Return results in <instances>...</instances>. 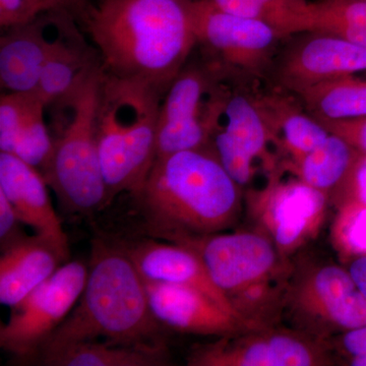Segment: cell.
Wrapping results in <instances>:
<instances>
[{
  "label": "cell",
  "mask_w": 366,
  "mask_h": 366,
  "mask_svg": "<svg viewBox=\"0 0 366 366\" xmlns=\"http://www.w3.org/2000/svg\"><path fill=\"white\" fill-rule=\"evenodd\" d=\"M60 264L59 252L40 236L24 237L0 257V302L14 307L47 280Z\"/></svg>",
  "instance_id": "44dd1931"
},
{
  "label": "cell",
  "mask_w": 366,
  "mask_h": 366,
  "mask_svg": "<svg viewBox=\"0 0 366 366\" xmlns=\"http://www.w3.org/2000/svg\"><path fill=\"white\" fill-rule=\"evenodd\" d=\"M223 81L214 105L211 149L229 175L244 187L254 178L255 160L271 165L268 144L274 137L257 99L227 90Z\"/></svg>",
  "instance_id": "4fadbf2b"
},
{
  "label": "cell",
  "mask_w": 366,
  "mask_h": 366,
  "mask_svg": "<svg viewBox=\"0 0 366 366\" xmlns=\"http://www.w3.org/2000/svg\"><path fill=\"white\" fill-rule=\"evenodd\" d=\"M165 92L103 69L97 137L108 206L117 194L134 196L156 160L159 112Z\"/></svg>",
  "instance_id": "5b68a950"
},
{
  "label": "cell",
  "mask_w": 366,
  "mask_h": 366,
  "mask_svg": "<svg viewBox=\"0 0 366 366\" xmlns=\"http://www.w3.org/2000/svg\"><path fill=\"white\" fill-rule=\"evenodd\" d=\"M331 134L345 139L354 148L366 155V117L344 120L320 122Z\"/></svg>",
  "instance_id": "4dcf8cb0"
},
{
  "label": "cell",
  "mask_w": 366,
  "mask_h": 366,
  "mask_svg": "<svg viewBox=\"0 0 366 366\" xmlns=\"http://www.w3.org/2000/svg\"><path fill=\"white\" fill-rule=\"evenodd\" d=\"M45 108L36 93L4 92L0 97V152L18 156L40 172L53 148Z\"/></svg>",
  "instance_id": "d6986e66"
},
{
  "label": "cell",
  "mask_w": 366,
  "mask_h": 366,
  "mask_svg": "<svg viewBox=\"0 0 366 366\" xmlns=\"http://www.w3.org/2000/svg\"><path fill=\"white\" fill-rule=\"evenodd\" d=\"M360 1H366V0H360Z\"/></svg>",
  "instance_id": "d590c367"
},
{
  "label": "cell",
  "mask_w": 366,
  "mask_h": 366,
  "mask_svg": "<svg viewBox=\"0 0 366 366\" xmlns=\"http://www.w3.org/2000/svg\"><path fill=\"white\" fill-rule=\"evenodd\" d=\"M335 362L326 342L281 324L199 344L187 357L189 366H327Z\"/></svg>",
  "instance_id": "30bf717a"
},
{
  "label": "cell",
  "mask_w": 366,
  "mask_h": 366,
  "mask_svg": "<svg viewBox=\"0 0 366 366\" xmlns=\"http://www.w3.org/2000/svg\"><path fill=\"white\" fill-rule=\"evenodd\" d=\"M272 134L274 143L295 164L315 150L330 132L324 124L305 109H300L282 96L257 99Z\"/></svg>",
  "instance_id": "cb8c5ba5"
},
{
  "label": "cell",
  "mask_w": 366,
  "mask_h": 366,
  "mask_svg": "<svg viewBox=\"0 0 366 366\" xmlns=\"http://www.w3.org/2000/svg\"><path fill=\"white\" fill-rule=\"evenodd\" d=\"M197 45L224 78L259 76L269 71L280 33L262 21L221 11L209 0H187Z\"/></svg>",
  "instance_id": "ba28073f"
},
{
  "label": "cell",
  "mask_w": 366,
  "mask_h": 366,
  "mask_svg": "<svg viewBox=\"0 0 366 366\" xmlns=\"http://www.w3.org/2000/svg\"><path fill=\"white\" fill-rule=\"evenodd\" d=\"M329 206L326 194L298 178L283 182L274 175L264 189L247 197L255 230L269 237L287 259L315 238Z\"/></svg>",
  "instance_id": "7c38bea8"
},
{
  "label": "cell",
  "mask_w": 366,
  "mask_h": 366,
  "mask_svg": "<svg viewBox=\"0 0 366 366\" xmlns=\"http://www.w3.org/2000/svg\"><path fill=\"white\" fill-rule=\"evenodd\" d=\"M365 154L330 132L319 147L289 165L298 179L326 194L330 206L341 204L355 178Z\"/></svg>",
  "instance_id": "ffe728a7"
},
{
  "label": "cell",
  "mask_w": 366,
  "mask_h": 366,
  "mask_svg": "<svg viewBox=\"0 0 366 366\" xmlns=\"http://www.w3.org/2000/svg\"><path fill=\"white\" fill-rule=\"evenodd\" d=\"M62 9L81 14L90 2L88 0H56Z\"/></svg>",
  "instance_id": "e575fe53"
},
{
  "label": "cell",
  "mask_w": 366,
  "mask_h": 366,
  "mask_svg": "<svg viewBox=\"0 0 366 366\" xmlns=\"http://www.w3.org/2000/svg\"><path fill=\"white\" fill-rule=\"evenodd\" d=\"M242 189L208 148L156 159L132 197L143 234L180 243L234 227L242 216Z\"/></svg>",
  "instance_id": "7a4b0ae2"
},
{
  "label": "cell",
  "mask_w": 366,
  "mask_h": 366,
  "mask_svg": "<svg viewBox=\"0 0 366 366\" xmlns=\"http://www.w3.org/2000/svg\"><path fill=\"white\" fill-rule=\"evenodd\" d=\"M310 31L333 34L366 48V1L310 2Z\"/></svg>",
  "instance_id": "4316f807"
},
{
  "label": "cell",
  "mask_w": 366,
  "mask_h": 366,
  "mask_svg": "<svg viewBox=\"0 0 366 366\" xmlns=\"http://www.w3.org/2000/svg\"><path fill=\"white\" fill-rule=\"evenodd\" d=\"M19 217L9 203V199L0 192V245L2 250L20 242L26 237L25 233H21Z\"/></svg>",
  "instance_id": "1f68e13d"
},
{
  "label": "cell",
  "mask_w": 366,
  "mask_h": 366,
  "mask_svg": "<svg viewBox=\"0 0 366 366\" xmlns=\"http://www.w3.org/2000/svg\"><path fill=\"white\" fill-rule=\"evenodd\" d=\"M34 362L46 366H165L167 343L112 345L100 341L76 342L41 353Z\"/></svg>",
  "instance_id": "603a6c76"
},
{
  "label": "cell",
  "mask_w": 366,
  "mask_h": 366,
  "mask_svg": "<svg viewBox=\"0 0 366 366\" xmlns=\"http://www.w3.org/2000/svg\"><path fill=\"white\" fill-rule=\"evenodd\" d=\"M350 202H360V203L366 204V155L361 161L350 189L347 192L345 197L338 207L350 203Z\"/></svg>",
  "instance_id": "d6a6232c"
},
{
  "label": "cell",
  "mask_w": 366,
  "mask_h": 366,
  "mask_svg": "<svg viewBox=\"0 0 366 366\" xmlns=\"http://www.w3.org/2000/svg\"><path fill=\"white\" fill-rule=\"evenodd\" d=\"M69 13L54 9L30 23L6 29L0 39L2 91L36 93L46 61L71 19Z\"/></svg>",
  "instance_id": "9a60e30c"
},
{
  "label": "cell",
  "mask_w": 366,
  "mask_h": 366,
  "mask_svg": "<svg viewBox=\"0 0 366 366\" xmlns=\"http://www.w3.org/2000/svg\"><path fill=\"white\" fill-rule=\"evenodd\" d=\"M331 242L342 262L366 254V204L350 202L336 209Z\"/></svg>",
  "instance_id": "83f0119b"
},
{
  "label": "cell",
  "mask_w": 366,
  "mask_h": 366,
  "mask_svg": "<svg viewBox=\"0 0 366 366\" xmlns=\"http://www.w3.org/2000/svg\"><path fill=\"white\" fill-rule=\"evenodd\" d=\"M319 122L366 117V76H343L312 86L296 96Z\"/></svg>",
  "instance_id": "d4e9b609"
},
{
  "label": "cell",
  "mask_w": 366,
  "mask_h": 366,
  "mask_svg": "<svg viewBox=\"0 0 366 366\" xmlns=\"http://www.w3.org/2000/svg\"><path fill=\"white\" fill-rule=\"evenodd\" d=\"M144 285L152 314L172 331L220 338L254 330L194 289L146 280Z\"/></svg>",
  "instance_id": "2e32d148"
},
{
  "label": "cell",
  "mask_w": 366,
  "mask_h": 366,
  "mask_svg": "<svg viewBox=\"0 0 366 366\" xmlns=\"http://www.w3.org/2000/svg\"><path fill=\"white\" fill-rule=\"evenodd\" d=\"M71 19L46 61L36 90L46 107L71 93L102 66L97 50L86 42Z\"/></svg>",
  "instance_id": "7402d4cb"
},
{
  "label": "cell",
  "mask_w": 366,
  "mask_h": 366,
  "mask_svg": "<svg viewBox=\"0 0 366 366\" xmlns=\"http://www.w3.org/2000/svg\"><path fill=\"white\" fill-rule=\"evenodd\" d=\"M327 344L335 360L339 355L348 365L366 366V326L337 335Z\"/></svg>",
  "instance_id": "f546056e"
},
{
  "label": "cell",
  "mask_w": 366,
  "mask_h": 366,
  "mask_svg": "<svg viewBox=\"0 0 366 366\" xmlns=\"http://www.w3.org/2000/svg\"><path fill=\"white\" fill-rule=\"evenodd\" d=\"M269 71L281 90L297 96L325 81L366 72V48L333 34H296L276 53Z\"/></svg>",
  "instance_id": "5bb4252c"
},
{
  "label": "cell",
  "mask_w": 366,
  "mask_h": 366,
  "mask_svg": "<svg viewBox=\"0 0 366 366\" xmlns=\"http://www.w3.org/2000/svg\"><path fill=\"white\" fill-rule=\"evenodd\" d=\"M59 9L56 0H0V25L6 29L24 25Z\"/></svg>",
  "instance_id": "f1b7e54d"
},
{
  "label": "cell",
  "mask_w": 366,
  "mask_h": 366,
  "mask_svg": "<svg viewBox=\"0 0 366 366\" xmlns=\"http://www.w3.org/2000/svg\"><path fill=\"white\" fill-rule=\"evenodd\" d=\"M48 184L37 168L14 154L0 152V192L9 199L21 223L49 243L69 262V238L53 208Z\"/></svg>",
  "instance_id": "e0dca14e"
},
{
  "label": "cell",
  "mask_w": 366,
  "mask_h": 366,
  "mask_svg": "<svg viewBox=\"0 0 366 366\" xmlns=\"http://www.w3.org/2000/svg\"><path fill=\"white\" fill-rule=\"evenodd\" d=\"M79 16L105 72L163 92L197 45L187 0H98Z\"/></svg>",
  "instance_id": "6da1fadb"
},
{
  "label": "cell",
  "mask_w": 366,
  "mask_h": 366,
  "mask_svg": "<svg viewBox=\"0 0 366 366\" xmlns=\"http://www.w3.org/2000/svg\"><path fill=\"white\" fill-rule=\"evenodd\" d=\"M223 79L208 61L183 67L161 102L156 159L211 148L214 104Z\"/></svg>",
  "instance_id": "8fae6325"
},
{
  "label": "cell",
  "mask_w": 366,
  "mask_h": 366,
  "mask_svg": "<svg viewBox=\"0 0 366 366\" xmlns=\"http://www.w3.org/2000/svg\"><path fill=\"white\" fill-rule=\"evenodd\" d=\"M124 247L144 280L194 289L236 315L194 250L178 243L160 242L154 238Z\"/></svg>",
  "instance_id": "ac0fdd59"
},
{
  "label": "cell",
  "mask_w": 366,
  "mask_h": 366,
  "mask_svg": "<svg viewBox=\"0 0 366 366\" xmlns=\"http://www.w3.org/2000/svg\"><path fill=\"white\" fill-rule=\"evenodd\" d=\"M346 268L352 277L354 283L360 289L361 295L366 300V254L354 257L351 261L346 262Z\"/></svg>",
  "instance_id": "836d02e7"
},
{
  "label": "cell",
  "mask_w": 366,
  "mask_h": 366,
  "mask_svg": "<svg viewBox=\"0 0 366 366\" xmlns=\"http://www.w3.org/2000/svg\"><path fill=\"white\" fill-rule=\"evenodd\" d=\"M103 67H97L66 96L55 101L53 148L43 170L66 211L92 215L108 206L99 155L97 106Z\"/></svg>",
  "instance_id": "8992f818"
},
{
  "label": "cell",
  "mask_w": 366,
  "mask_h": 366,
  "mask_svg": "<svg viewBox=\"0 0 366 366\" xmlns=\"http://www.w3.org/2000/svg\"><path fill=\"white\" fill-rule=\"evenodd\" d=\"M221 11L268 24L283 37L310 32L307 0H209Z\"/></svg>",
  "instance_id": "484cf974"
},
{
  "label": "cell",
  "mask_w": 366,
  "mask_h": 366,
  "mask_svg": "<svg viewBox=\"0 0 366 366\" xmlns=\"http://www.w3.org/2000/svg\"><path fill=\"white\" fill-rule=\"evenodd\" d=\"M197 252L236 315L252 329L283 319L293 266L259 231L216 233L178 243Z\"/></svg>",
  "instance_id": "277c9868"
},
{
  "label": "cell",
  "mask_w": 366,
  "mask_h": 366,
  "mask_svg": "<svg viewBox=\"0 0 366 366\" xmlns=\"http://www.w3.org/2000/svg\"><path fill=\"white\" fill-rule=\"evenodd\" d=\"M89 269L81 262H66L11 307L0 327V347L20 362H33L53 332L76 307L85 288Z\"/></svg>",
  "instance_id": "9c48e42d"
},
{
  "label": "cell",
  "mask_w": 366,
  "mask_h": 366,
  "mask_svg": "<svg viewBox=\"0 0 366 366\" xmlns=\"http://www.w3.org/2000/svg\"><path fill=\"white\" fill-rule=\"evenodd\" d=\"M283 317L291 327L325 341L366 326V300L346 267L310 264L293 268Z\"/></svg>",
  "instance_id": "52a82bcc"
},
{
  "label": "cell",
  "mask_w": 366,
  "mask_h": 366,
  "mask_svg": "<svg viewBox=\"0 0 366 366\" xmlns=\"http://www.w3.org/2000/svg\"><path fill=\"white\" fill-rule=\"evenodd\" d=\"M161 327L152 314L144 278L124 245L95 238L88 278L78 305L36 358L66 344L100 338L112 345L166 343Z\"/></svg>",
  "instance_id": "3957f363"
}]
</instances>
